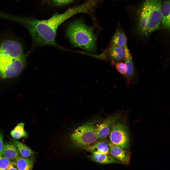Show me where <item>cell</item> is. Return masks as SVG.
I'll list each match as a JSON object with an SVG mask.
<instances>
[{"label":"cell","instance_id":"30bf717a","mask_svg":"<svg viewBox=\"0 0 170 170\" xmlns=\"http://www.w3.org/2000/svg\"><path fill=\"white\" fill-rule=\"evenodd\" d=\"M125 57L124 60L126 76L129 82L132 80L135 74V70L133 60L130 52L127 46L125 48Z\"/></svg>","mask_w":170,"mask_h":170},{"label":"cell","instance_id":"44dd1931","mask_svg":"<svg viewBox=\"0 0 170 170\" xmlns=\"http://www.w3.org/2000/svg\"><path fill=\"white\" fill-rule=\"evenodd\" d=\"M53 3L57 5L66 4L72 2L73 0H49Z\"/></svg>","mask_w":170,"mask_h":170},{"label":"cell","instance_id":"7c38bea8","mask_svg":"<svg viewBox=\"0 0 170 170\" xmlns=\"http://www.w3.org/2000/svg\"><path fill=\"white\" fill-rule=\"evenodd\" d=\"M170 0H166L161 4L160 10L162 16L161 22L162 27L170 29Z\"/></svg>","mask_w":170,"mask_h":170},{"label":"cell","instance_id":"7a4b0ae2","mask_svg":"<svg viewBox=\"0 0 170 170\" xmlns=\"http://www.w3.org/2000/svg\"><path fill=\"white\" fill-rule=\"evenodd\" d=\"M26 55L17 40L7 38L0 41V76L10 78L18 75L25 65Z\"/></svg>","mask_w":170,"mask_h":170},{"label":"cell","instance_id":"3957f363","mask_svg":"<svg viewBox=\"0 0 170 170\" xmlns=\"http://www.w3.org/2000/svg\"><path fill=\"white\" fill-rule=\"evenodd\" d=\"M161 0H145L139 9L137 27L141 35L147 36L157 30L161 23Z\"/></svg>","mask_w":170,"mask_h":170},{"label":"cell","instance_id":"7402d4cb","mask_svg":"<svg viewBox=\"0 0 170 170\" xmlns=\"http://www.w3.org/2000/svg\"><path fill=\"white\" fill-rule=\"evenodd\" d=\"M6 170H18L16 167L15 162L14 161H11Z\"/></svg>","mask_w":170,"mask_h":170},{"label":"cell","instance_id":"9c48e42d","mask_svg":"<svg viewBox=\"0 0 170 170\" xmlns=\"http://www.w3.org/2000/svg\"><path fill=\"white\" fill-rule=\"evenodd\" d=\"M2 156L11 161H13L19 156V153L13 142L8 141L4 143Z\"/></svg>","mask_w":170,"mask_h":170},{"label":"cell","instance_id":"8fae6325","mask_svg":"<svg viewBox=\"0 0 170 170\" xmlns=\"http://www.w3.org/2000/svg\"><path fill=\"white\" fill-rule=\"evenodd\" d=\"M90 157L93 161L100 164L121 163L112 156L99 152L92 153Z\"/></svg>","mask_w":170,"mask_h":170},{"label":"cell","instance_id":"52a82bcc","mask_svg":"<svg viewBox=\"0 0 170 170\" xmlns=\"http://www.w3.org/2000/svg\"><path fill=\"white\" fill-rule=\"evenodd\" d=\"M119 118V116L117 115L111 116L95 127L99 139H104L109 134L110 128Z\"/></svg>","mask_w":170,"mask_h":170},{"label":"cell","instance_id":"5b68a950","mask_svg":"<svg viewBox=\"0 0 170 170\" xmlns=\"http://www.w3.org/2000/svg\"><path fill=\"white\" fill-rule=\"evenodd\" d=\"M72 141L77 146L87 148L99 139L94 125L88 123L76 129L71 136Z\"/></svg>","mask_w":170,"mask_h":170},{"label":"cell","instance_id":"ffe728a7","mask_svg":"<svg viewBox=\"0 0 170 170\" xmlns=\"http://www.w3.org/2000/svg\"><path fill=\"white\" fill-rule=\"evenodd\" d=\"M115 66L117 70L120 73L126 76L125 63L119 62H116Z\"/></svg>","mask_w":170,"mask_h":170},{"label":"cell","instance_id":"9a60e30c","mask_svg":"<svg viewBox=\"0 0 170 170\" xmlns=\"http://www.w3.org/2000/svg\"><path fill=\"white\" fill-rule=\"evenodd\" d=\"M127 39L124 32L118 29L115 32L111 41V45L125 48L127 46Z\"/></svg>","mask_w":170,"mask_h":170},{"label":"cell","instance_id":"603a6c76","mask_svg":"<svg viewBox=\"0 0 170 170\" xmlns=\"http://www.w3.org/2000/svg\"><path fill=\"white\" fill-rule=\"evenodd\" d=\"M3 134L1 133L0 132V156H2V153L3 148Z\"/></svg>","mask_w":170,"mask_h":170},{"label":"cell","instance_id":"ac0fdd59","mask_svg":"<svg viewBox=\"0 0 170 170\" xmlns=\"http://www.w3.org/2000/svg\"><path fill=\"white\" fill-rule=\"evenodd\" d=\"M24 123H21L17 124L11 131L10 135L13 138L19 139L27 136V134L24 129Z\"/></svg>","mask_w":170,"mask_h":170},{"label":"cell","instance_id":"ba28073f","mask_svg":"<svg viewBox=\"0 0 170 170\" xmlns=\"http://www.w3.org/2000/svg\"><path fill=\"white\" fill-rule=\"evenodd\" d=\"M110 153L111 156L121 163L128 165L130 160V155L128 152L111 142L109 144Z\"/></svg>","mask_w":170,"mask_h":170},{"label":"cell","instance_id":"e0dca14e","mask_svg":"<svg viewBox=\"0 0 170 170\" xmlns=\"http://www.w3.org/2000/svg\"><path fill=\"white\" fill-rule=\"evenodd\" d=\"M18 170H32L34 163V158H27L19 157L15 160Z\"/></svg>","mask_w":170,"mask_h":170},{"label":"cell","instance_id":"2e32d148","mask_svg":"<svg viewBox=\"0 0 170 170\" xmlns=\"http://www.w3.org/2000/svg\"><path fill=\"white\" fill-rule=\"evenodd\" d=\"M87 148L91 153L98 152L108 154L110 153L109 145L103 140L96 141Z\"/></svg>","mask_w":170,"mask_h":170},{"label":"cell","instance_id":"277c9868","mask_svg":"<svg viewBox=\"0 0 170 170\" xmlns=\"http://www.w3.org/2000/svg\"><path fill=\"white\" fill-rule=\"evenodd\" d=\"M66 35L75 47L87 51H94L96 47L95 36L92 29L80 20L70 23L67 27Z\"/></svg>","mask_w":170,"mask_h":170},{"label":"cell","instance_id":"4fadbf2b","mask_svg":"<svg viewBox=\"0 0 170 170\" xmlns=\"http://www.w3.org/2000/svg\"><path fill=\"white\" fill-rule=\"evenodd\" d=\"M11 141L16 146L21 157L29 158L34 157L35 152L24 143L10 138Z\"/></svg>","mask_w":170,"mask_h":170},{"label":"cell","instance_id":"d6986e66","mask_svg":"<svg viewBox=\"0 0 170 170\" xmlns=\"http://www.w3.org/2000/svg\"><path fill=\"white\" fill-rule=\"evenodd\" d=\"M11 161L2 156H0V170H6Z\"/></svg>","mask_w":170,"mask_h":170},{"label":"cell","instance_id":"6da1fadb","mask_svg":"<svg viewBox=\"0 0 170 170\" xmlns=\"http://www.w3.org/2000/svg\"><path fill=\"white\" fill-rule=\"evenodd\" d=\"M88 10V5L85 3L70 8L64 13L55 14L47 20L27 19L25 24L31 35L34 46L50 45L65 50L55 40L58 27L72 16L79 13L87 12Z\"/></svg>","mask_w":170,"mask_h":170},{"label":"cell","instance_id":"8992f818","mask_svg":"<svg viewBox=\"0 0 170 170\" xmlns=\"http://www.w3.org/2000/svg\"><path fill=\"white\" fill-rule=\"evenodd\" d=\"M111 128L110 135L111 143L123 149L128 148L129 138L128 131L125 125L121 123H114Z\"/></svg>","mask_w":170,"mask_h":170},{"label":"cell","instance_id":"5bb4252c","mask_svg":"<svg viewBox=\"0 0 170 170\" xmlns=\"http://www.w3.org/2000/svg\"><path fill=\"white\" fill-rule=\"evenodd\" d=\"M125 48L111 46L108 50V53L113 63L119 62L125 60Z\"/></svg>","mask_w":170,"mask_h":170}]
</instances>
